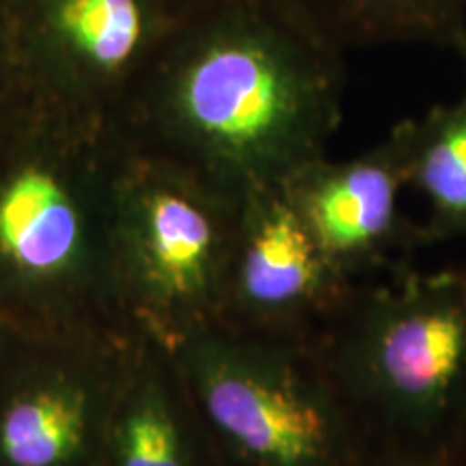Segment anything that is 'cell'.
<instances>
[{"label":"cell","mask_w":466,"mask_h":466,"mask_svg":"<svg viewBox=\"0 0 466 466\" xmlns=\"http://www.w3.org/2000/svg\"><path fill=\"white\" fill-rule=\"evenodd\" d=\"M343 56L283 0H223L179 33L115 121L132 147L242 199L326 156Z\"/></svg>","instance_id":"obj_1"},{"label":"cell","mask_w":466,"mask_h":466,"mask_svg":"<svg viewBox=\"0 0 466 466\" xmlns=\"http://www.w3.org/2000/svg\"><path fill=\"white\" fill-rule=\"evenodd\" d=\"M115 119L31 93L0 121V330L137 335L113 261Z\"/></svg>","instance_id":"obj_2"},{"label":"cell","mask_w":466,"mask_h":466,"mask_svg":"<svg viewBox=\"0 0 466 466\" xmlns=\"http://www.w3.org/2000/svg\"><path fill=\"white\" fill-rule=\"evenodd\" d=\"M309 346L371 460L439 466L466 442V270L359 281Z\"/></svg>","instance_id":"obj_3"},{"label":"cell","mask_w":466,"mask_h":466,"mask_svg":"<svg viewBox=\"0 0 466 466\" xmlns=\"http://www.w3.org/2000/svg\"><path fill=\"white\" fill-rule=\"evenodd\" d=\"M168 350L223 466L371 464L309 343L208 326Z\"/></svg>","instance_id":"obj_4"},{"label":"cell","mask_w":466,"mask_h":466,"mask_svg":"<svg viewBox=\"0 0 466 466\" xmlns=\"http://www.w3.org/2000/svg\"><path fill=\"white\" fill-rule=\"evenodd\" d=\"M240 201L127 143L115 186L113 261L134 333L173 348L217 326Z\"/></svg>","instance_id":"obj_5"},{"label":"cell","mask_w":466,"mask_h":466,"mask_svg":"<svg viewBox=\"0 0 466 466\" xmlns=\"http://www.w3.org/2000/svg\"><path fill=\"white\" fill-rule=\"evenodd\" d=\"M138 337L0 330V466H102Z\"/></svg>","instance_id":"obj_6"},{"label":"cell","mask_w":466,"mask_h":466,"mask_svg":"<svg viewBox=\"0 0 466 466\" xmlns=\"http://www.w3.org/2000/svg\"><path fill=\"white\" fill-rule=\"evenodd\" d=\"M326 258L281 186L242 197L217 326L311 343L354 288Z\"/></svg>","instance_id":"obj_7"},{"label":"cell","mask_w":466,"mask_h":466,"mask_svg":"<svg viewBox=\"0 0 466 466\" xmlns=\"http://www.w3.org/2000/svg\"><path fill=\"white\" fill-rule=\"evenodd\" d=\"M158 28V0H31L15 58L35 96L116 119Z\"/></svg>","instance_id":"obj_8"},{"label":"cell","mask_w":466,"mask_h":466,"mask_svg":"<svg viewBox=\"0 0 466 466\" xmlns=\"http://www.w3.org/2000/svg\"><path fill=\"white\" fill-rule=\"evenodd\" d=\"M281 188L326 258L359 283L406 264L421 247L419 227L400 209L408 188V124L391 127L382 143L354 158L329 156L307 162Z\"/></svg>","instance_id":"obj_9"},{"label":"cell","mask_w":466,"mask_h":466,"mask_svg":"<svg viewBox=\"0 0 466 466\" xmlns=\"http://www.w3.org/2000/svg\"><path fill=\"white\" fill-rule=\"evenodd\" d=\"M102 466H223L171 350L149 337L127 357Z\"/></svg>","instance_id":"obj_10"},{"label":"cell","mask_w":466,"mask_h":466,"mask_svg":"<svg viewBox=\"0 0 466 466\" xmlns=\"http://www.w3.org/2000/svg\"><path fill=\"white\" fill-rule=\"evenodd\" d=\"M341 52L389 44H466V0H283Z\"/></svg>","instance_id":"obj_11"},{"label":"cell","mask_w":466,"mask_h":466,"mask_svg":"<svg viewBox=\"0 0 466 466\" xmlns=\"http://www.w3.org/2000/svg\"><path fill=\"white\" fill-rule=\"evenodd\" d=\"M406 124L408 188L428 206L421 244L466 240V85L458 100Z\"/></svg>","instance_id":"obj_12"},{"label":"cell","mask_w":466,"mask_h":466,"mask_svg":"<svg viewBox=\"0 0 466 466\" xmlns=\"http://www.w3.org/2000/svg\"><path fill=\"white\" fill-rule=\"evenodd\" d=\"M31 96L15 52L0 46V121Z\"/></svg>","instance_id":"obj_13"},{"label":"cell","mask_w":466,"mask_h":466,"mask_svg":"<svg viewBox=\"0 0 466 466\" xmlns=\"http://www.w3.org/2000/svg\"><path fill=\"white\" fill-rule=\"evenodd\" d=\"M371 466V464H370ZM374 466H380L378 462H374ZM382 466H412V464H393V462H384Z\"/></svg>","instance_id":"obj_14"},{"label":"cell","mask_w":466,"mask_h":466,"mask_svg":"<svg viewBox=\"0 0 466 466\" xmlns=\"http://www.w3.org/2000/svg\"><path fill=\"white\" fill-rule=\"evenodd\" d=\"M214 3H223V0H203V7H208V5H214Z\"/></svg>","instance_id":"obj_15"},{"label":"cell","mask_w":466,"mask_h":466,"mask_svg":"<svg viewBox=\"0 0 466 466\" xmlns=\"http://www.w3.org/2000/svg\"><path fill=\"white\" fill-rule=\"evenodd\" d=\"M460 55H462V56H466V44H464V48H462V50H460Z\"/></svg>","instance_id":"obj_16"}]
</instances>
